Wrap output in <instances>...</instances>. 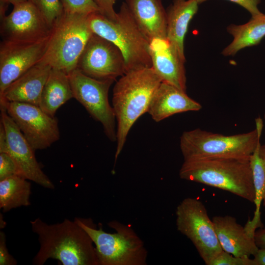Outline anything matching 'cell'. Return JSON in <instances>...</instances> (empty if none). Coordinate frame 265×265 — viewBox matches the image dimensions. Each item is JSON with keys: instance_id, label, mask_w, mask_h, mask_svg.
Returning a JSON list of instances; mask_svg holds the SVG:
<instances>
[{"instance_id": "cb8c5ba5", "label": "cell", "mask_w": 265, "mask_h": 265, "mask_svg": "<svg viewBox=\"0 0 265 265\" xmlns=\"http://www.w3.org/2000/svg\"><path fill=\"white\" fill-rule=\"evenodd\" d=\"M31 184L18 175L0 181V208L3 212L30 205Z\"/></svg>"}, {"instance_id": "ffe728a7", "label": "cell", "mask_w": 265, "mask_h": 265, "mask_svg": "<svg viewBox=\"0 0 265 265\" xmlns=\"http://www.w3.org/2000/svg\"><path fill=\"white\" fill-rule=\"evenodd\" d=\"M197 0H173L166 11V39L186 60L184 40L190 21L198 9Z\"/></svg>"}, {"instance_id": "1f68e13d", "label": "cell", "mask_w": 265, "mask_h": 265, "mask_svg": "<svg viewBox=\"0 0 265 265\" xmlns=\"http://www.w3.org/2000/svg\"><path fill=\"white\" fill-rule=\"evenodd\" d=\"M254 238L259 248L265 249V227H261L259 230H257Z\"/></svg>"}, {"instance_id": "ac0fdd59", "label": "cell", "mask_w": 265, "mask_h": 265, "mask_svg": "<svg viewBox=\"0 0 265 265\" xmlns=\"http://www.w3.org/2000/svg\"><path fill=\"white\" fill-rule=\"evenodd\" d=\"M140 30L150 42L166 39L167 13L161 0H126Z\"/></svg>"}, {"instance_id": "5b68a950", "label": "cell", "mask_w": 265, "mask_h": 265, "mask_svg": "<svg viewBox=\"0 0 265 265\" xmlns=\"http://www.w3.org/2000/svg\"><path fill=\"white\" fill-rule=\"evenodd\" d=\"M255 123L254 130L231 135L200 129L184 132L180 143L184 160L216 158H250L261 138L264 127L260 117L256 119Z\"/></svg>"}, {"instance_id": "e0dca14e", "label": "cell", "mask_w": 265, "mask_h": 265, "mask_svg": "<svg viewBox=\"0 0 265 265\" xmlns=\"http://www.w3.org/2000/svg\"><path fill=\"white\" fill-rule=\"evenodd\" d=\"M217 238L223 250L237 257L254 256L258 251L253 237L230 215L212 218Z\"/></svg>"}, {"instance_id": "484cf974", "label": "cell", "mask_w": 265, "mask_h": 265, "mask_svg": "<svg viewBox=\"0 0 265 265\" xmlns=\"http://www.w3.org/2000/svg\"><path fill=\"white\" fill-rule=\"evenodd\" d=\"M64 12L74 14L89 15L95 12L102 13L93 0H61Z\"/></svg>"}, {"instance_id": "4fadbf2b", "label": "cell", "mask_w": 265, "mask_h": 265, "mask_svg": "<svg viewBox=\"0 0 265 265\" xmlns=\"http://www.w3.org/2000/svg\"><path fill=\"white\" fill-rule=\"evenodd\" d=\"M13 6L9 15L1 16L3 40L30 42L49 36L52 27L33 4L26 0Z\"/></svg>"}, {"instance_id": "4316f807", "label": "cell", "mask_w": 265, "mask_h": 265, "mask_svg": "<svg viewBox=\"0 0 265 265\" xmlns=\"http://www.w3.org/2000/svg\"><path fill=\"white\" fill-rule=\"evenodd\" d=\"M209 265H256L253 259L235 256L224 250L217 255Z\"/></svg>"}, {"instance_id": "3957f363", "label": "cell", "mask_w": 265, "mask_h": 265, "mask_svg": "<svg viewBox=\"0 0 265 265\" xmlns=\"http://www.w3.org/2000/svg\"><path fill=\"white\" fill-rule=\"evenodd\" d=\"M250 158L184 160L179 176L182 179L226 190L254 202L255 190Z\"/></svg>"}, {"instance_id": "7a4b0ae2", "label": "cell", "mask_w": 265, "mask_h": 265, "mask_svg": "<svg viewBox=\"0 0 265 265\" xmlns=\"http://www.w3.org/2000/svg\"><path fill=\"white\" fill-rule=\"evenodd\" d=\"M161 82L152 67H146L126 73L115 84L112 101L117 122L115 162L131 128L148 111L152 98Z\"/></svg>"}, {"instance_id": "9a60e30c", "label": "cell", "mask_w": 265, "mask_h": 265, "mask_svg": "<svg viewBox=\"0 0 265 265\" xmlns=\"http://www.w3.org/2000/svg\"><path fill=\"white\" fill-rule=\"evenodd\" d=\"M152 68L162 82L186 92L185 60L167 39H154L149 43Z\"/></svg>"}, {"instance_id": "d6986e66", "label": "cell", "mask_w": 265, "mask_h": 265, "mask_svg": "<svg viewBox=\"0 0 265 265\" xmlns=\"http://www.w3.org/2000/svg\"><path fill=\"white\" fill-rule=\"evenodd\" d=\"M202 106L175 86L161 82L151 101L147 112L156 122L175 114L198 111Z\"/></svg>"}, {"instance_id": "4dcf8cb0", "label": "cell", "mask_w": 265, "mask_h": 265, "mask_svg": "<svg viewBox=\"0 0 265 265\" xmlns=\"http://www.w3.org/2000/svg\"><path fill=\"white\" fill-rule=\"evenodd\" d=\"M207 0H197L200 4ZM236 3L247 10L251 15V16L256 15L261 13L258 8V4L261 0H228Z\"/></svg>"}, {"instance_id": "277c9868", "label": "cell", "mask_w": 265, "mask_h": 265, "mask_svg": "<svg viewBox=\"0 0 265 265\" xmlns=\"http://www.w3.org/2000/svg\"><path fill=\"white\" fill-rule=\"evenodd\" d=\"M87 19L94 33L112 42L121 52L126 73L152 67L149 42L138 28L125 2L122 3L114 20L101 12L89 15Z\"/></svg>"}, {"instance_id": "7402d4cb", "label": "cell", "mask_w": 265, "mask_h": 265, "mask_svg": "<svg viewBox=\"0 0 265 265\" xmlns=\"http://www.w3.org/2000/svg\"><path fill=\"white\" fill-rule=\"evenodd\" d=\"M255 190L254 203L255 210L251 220L244 226L247 234L254 237L257 228L263 227L261 220V206L265 202V144L262 145L260 139L250 158Z\"/></svg>"}, {"instance_id": "836d02e7", "label": "cell", "mask_w": 265, "mask_h": 265, "mask_svg": "<svg viewBox=\"0 0 265 265\" xmlns=\"http://www.w3.org/2000/svg\"><path fill=\"white\" fill-rule=\"evenodd\" d=\"M253 256L256 265H265V249L259 248Z\"/></svg>"}, {"instance_id": "ba28073f", "label": "cell", "mask_w": 265, "mask_h": 265, "mask_svg": "<svg viewBox=\"0 0 265 265\" xmlns=\"http://www.w3.org/2000/svg\"><path fill=\"white\" fill-rule=\"evenodd\" d=\"M175 214L177 230L192 242L209 265L223 249L204 205L199 199L187 197L178 205Z\"/></svg>"}, {"instance_id": "f1b7e54d", "label": "cell", "mask_w": 265, "mask_h": 265, "mask_svg": "<svg viewBox=\"0 0 265 265\" xmlns=\"http://www.w3.org/2000/svg\"><path fill=\"white\" fill-rule=\"evenodd\" d=\"M17 261L11 256L6 246V237L2 231L0 232V265H16Z\"/></svg>"}, {"instance_id": "603a6c76", "label": "cell", "mask_w": 265, "mask_h": 265, "mask_svg": "<svg viewBox=\"0 0 265 265\" xmlns=\"http://www.w3.org/2000/svg\"><path fill=\"white\" fill-rule=\"evenodd\" d=\"M227 29L233 40L222 53L225 56L234 55L242 49L258 45L265 36V14L261 12L252 16L246 24H232Z\"/></svg>"}, {"instance_id": "e575fe53", "label": "cell", "mask_w": 265, "mask_h": 265, "mask_svg": "<svg viewBox=\"0 0 265 265\" xmlns=\"http://www.w3.org/2000/svg\"><path fill=\"white\" fill-rule=\"evenodd\" d=\"M26 0H0L1 3L3 4L11 3L13 5L17 3L25 1Z\"/></svg>"}, {"instance_id": "d6a6232c", "label": "cell", "mask_w": 265, "mask_h": 265, "mask_svg": "<svg viewBox=\"0 0 265 265\" xmlns=\"http://www.w3.org/2000/svg\"><path fill=\"white\" fill-rule=\"evenodd\" d=\"M7 146L6 133L3 124L0 120V153H6Z\"/></svg>"}, {"instance_id": "44dd1931", "label": "cell", "mask_w": 265, "mask_h": 265, "mask_svg": "<svg viewBox=\"0 0 265 265\" xmlns=\"http://www.w3.org/2000/svg\"><path fill=\"white\" fill-rule=\"evenodd\" d=\"M72 98L68 75L52 68L41 94L40 108L47 114L54 117L57 109Z\"/></svg>"}, {"instance_id": "30bf717a", "label": "cell", "mask_w": 265, "mask_h": 265, "mask_svg": "<svg viewBox=\"0 0 265 265\" xmlns=\"http://www.w3.org/2000/svg\"><path fill=\"white\" fill-rule=\"evenodd\" d=\"M14 121L35 150L50 147L60 137L58 121L43 111L39 106L21 102L0 105Z\"/></svg>"}, {"instance_id": "9c48e42d", "label": "cell", "mask_w": 265, "mask_h": 265, "mask_svg": "<svg viewBox=\"0 0 265 265\" xmlns=\"http://www.w3.org/2000/svg\"><path fill=\"white\" fill-rule=\"evenodd\" d=\"M73 98L80 103L96 121L103 125L107 137L116 140L115 115L108 101L113 80H98L88 77L76 68L68 74Z\"/></svg>"}, {"instance_id": "8fae6325", "label": "cell", "mask_w": 265, "mask_h": 265, "mask_svg": "<svg viewBox=\"0 0 265 265\" xmlns=\"http://www.w3.org/2000/svg\"><path fill=\"white\" fill-rule=\"evenodd\" d=\"M85 75L98 80H113L126 73L124 56L114 44L93 33L77 64Z\"/></svg>"}, {"instance_id": "8992f818", "label": "cell", "mask_w": 265, "mask_h": 265, "mask_svg": "<svg viewBox=\"0 0 265 265\" xmlns=\"http://www.w3.org/2000/svg\"><path fill=\"white\" fill-rule=\"evenodd\" d=\"M75 220L89 235L95 245L99 265H145L148 252L143 241L129 225L116 220L108 223L115 230L107 233L91 220Z\"/></svg>"}, {"instance_id": "f546056e", "label": "cell", "mask_w": 265, "mask_h": 265, "mask_svg": "<svg viewBox=\"0 0 265 265\" xmlns=\"http://www.w3.org/2000/svg\"><path fill=\"white\" fill-rule=\"evenodd\" d=\"M116 0H93L101 9L102 13L111 20H114L117 13L114 9V4Z\"/></svg>"}, {"instance_id": "6da1fadb", "label": "cell", "mask_w": 265, "mask_h": 265, "mask_svg": "<svg viewBox=\"0 0 265 265\" xmlns=\"http://www.w3.org/2000/svg\"><path fill=\"white\" fill-rule=\"evenodd\" d=\"M30 223L40 244L33 265H43L52 259L63 265H99L93 241L75 220L65 219L61 223L48 224L37 218Z\"/></svg>"}, {"instance_id": "83f0119b", "label": "cell", "mask_w": 265, "mask_h": 265, "mask_svg": "<svg viewBox=\"0 0 265 265\" xmlns=\"http://www.w3.org/2000/svg\"><path fill=\"white\" fill-rule=\"evenodd\" d=\"M16 175L20 176L14 160L8 154L0 153V181Z\"/></svg>"}, {"instance_id": "7c38bea8", "label": "cell", "mask_w": 265, "mask_h": 265, "mask_svg": "<svg viewBox=\"0 0 265 265\" xmlns=\"http://www.w3.org/2000/svg\"><path fill=\"white\" fill-rule=\"evenodd\" d=\"M48 37L30 42L7 40L1 42L0 95L12 82L40 61Z\"/></svg>"}, {"instance_id": "d4e9b609", "label": "cell", "mask_w": 265, "mask_h": 265, "mask_svg": "<svg viewBox=\"0 0 265 265\" xmlns=\"http://www.w3.org/2000/svg\"><path fill=\"white\" fill-rule=\"evenodd\" d=\"M27 0L37 8L51 27L63 13L61 0Z\"/></svg>"}, {"instance_id": "52a82bcc", "label": "cell", "mask_w": 265, "mask_h": 265, "mask_svg": "<svg viewBox=\"0 0 265 265\" xmlns=\"http://www.w3.org/2000/svg\"><path fill=\"white\" fill-rule=\"evenodd\" d=\"M88 16L63 12L52 26L39 62L67 75L76 69L79 58L93 33L89 26Z\"/></svg>"}, {"instance_id": "2e32d148", "label": "cell", "mask_w": 265, "mask_h": 265, "mask_svg": "<svg viewBox=\"0 0 265 265\" xmlns=\"http://www.w3.org/2000/svg\"><path fill=\"white\" fill-rule=\"evenodd\" d=\"M52 67L38 62L12 82L0 95V105L21 102L39 106L41 94Z\"/></svg>"}, {"instance_id": "5bb4252c", "label": "cell", "mask_w": 265, "mask_h": 265, "mask_svg": "<svg viewBox=\"0 0 265 265\" xmlns=\"http://www.w3.org/2000/svg\"><path fill=\"white\" fill-rule=\"evenodd\" d=\"M0 110V120L3 124L7 138L6 153L14 160L20 175L45 188L54 189V185L36 159L35 150L6 110L3 108Z\"/></svg>"}, {"instance_id": "d590c367", "label": "cell", "mask_w": 265, "mask_h": 265, "mask_svg": "<svg viewBox=\"0 0 265 265\" xmlns=\"http://www.w3.org/2000/svg\"><path fill=\"white\" fill-rule=\"evenodd\" d=\"M264 119H265V114H264ZM264 205L265 206V202L264 203Z\"/></svg>"}]
</instances>
